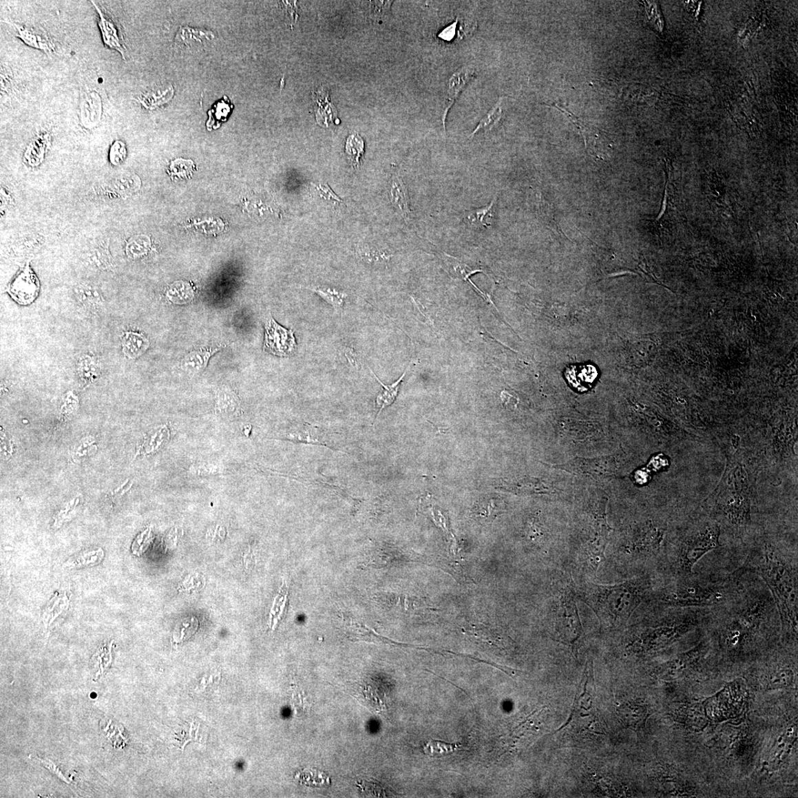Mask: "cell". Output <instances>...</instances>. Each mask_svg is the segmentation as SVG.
<instances>
[{
    "label": "cell",
    "mask_w": 798,
    "mask_h": 798,
    "mask_svg": "<svg viewBox=\"0 0 798 798\" xmlns=\"http://www.w3.org/2000/svg\"><path fill=\"white\" fill-rule=\"evenodd\" d=\"M39 760L41 761L42 764L43 765H45L49 770L52 771L54 773H55V775H56L59 777L60 779H62L63 781H64L66 783H69V781L66 779H65V777L63 776V775L62 773H61L60 771L58 770L56 766L52 762L45 761L43 759H39Z\"/></svg>",
    "instance_id": "obj_39"
},
{
    "label": "cell",
    "mask_w": 798,
    "mask_h": 798,
    "mask_svg": "<svg viewBox=\"0 0 798 798\" xmlns=\"http://www.w3.org/2000/svg\"><path fill=\"white\" fill-rule=\"evenodd\" d=\"M127 156V150L125 145L121 141L117 140L111 147L109 159L111 164L117 166L123 163Z\"/></svg>",
    "instance_id": "obj_36"
},
{
    "label": "cell",
    "mask_w": 798,
    "mask_h": 798,
    "mask_svg": "<svg viewBox=\"0 0 798 798\" xmlns=\"http://www.w3.org/2000/svg\"><path fill=\"white\" fill-rule=\"evenodd\" d=\"M17 30L18 37L28 46L43 50L48 55L55 52V46L45 32H39L33 28H28L17 23L12 24Z\"/></svg>",
    "instance_id": "obj_13"
},
{
    "label": "cell",
    "mask_w": 798,
    "mask_h": 798,
    "mask_svg": "<svg viewBox=\"0 0 798 798\" xmlns=\"http://www.w3.org/2000/svg\"><path fill=\"white\" fill-rule=\"evenodd\" d=\"M768 603L764 599H757L746 602L731 622L727 624L725 631V642L731 647L736 648L742 643L749 634L757 629L768 617Z\"/></svg>",
    "instance_id": "obj_4"
},
{
    "label": "cell",
    "mask_w": 798,
    "mask_h": 798,
    "mask_svg": "<svg viewBox=\"0 0 798 798\" xmlns=\"http://www.w3.org/2000/svg\"><path fill=\"white\" fill-rule=\"evenodd\" d=\"M720 527L716 524L706 525L690 535L682 544L678 567L682 573L689 574L695 564L706 553L720 547Z\"/></svg>",
    "instance_id": "obj_5"
},
{
    "label": "cell",
    "mask_w": 798,
    "mask_h": 798,
    "mask_svg": "<svg viewBox=\"0 0 798 798\" xmlns=\"http://www.w3.org/2000/svg\"><path fill=\"white\" fill-rule=\"evenodd\" d=\"M166 298L174 304L184 305L190 302L194 298V293L187 284H176L170 286L166 291Z\"/></svg>",
    "instance_id": "obj_27"
},
{
    "label": "cell",
    "mask_w": 798,
    "mask_h": 798,
    "mask_svg": "<svg viewBox=\"0 0 798 798\" xmlns=\"http://www.w3.org/2000/svg\"><path fill=\"white\" fill-rule=\"evenodd\" d=\"M724 595L718 589L700 584H682L664 593L662 600L680 607H702L720 602Z\"/></svg>",
    "instance_id": "obj_6"
},
{
    "label": "cell",
    "mask_w": 798,
    "mask_h": 798,
    "mask_svg": "<svg viewBox=\"0 0 798 798\" xmlns=\"http://www.w3.org/2000/svg\"><path fill=\"white\" fill-rule=\"evenodd\" d=\"M221 349L222 346H216L191 351L181 360L180 368L189 375H197L206 369L211 357Z\"/></svg>",
    "instance_id": "obj_12"
},
{
    "label": "cell",
    "mask_w": 798,
    "mask_h": 798,
    "mask_svg": "<svg viewBox=\"0 0 798 798\" xmlns=\"http://www.w3.org/2000/svg\"><path fill=\"white\" fill-rule=\"evenodd\" d=\"M286 439L294 441H300L310 443H318L326 445V442L322 441L320 434H317V431L313 430L305 429L297 431H288L286 433Z\"/></svg>",
    "instance_id": "obj_34"
},
{
    "label": "cell",
    "mask_w": 798,
    "mask_h": 798,
    "mask_svg": "<svg viewBox=\"0 0 798 798\" xmlns=\"http://www.w3.org/2000/svg\"><path fill=\"white\" fill-rule=\"evenodd\" d=\"M496 200V198H494L488 206L467 212L465 217L469 223L479 229L491 227L493 224V208Z\"/></svg>",
    "instance_id": "obj_26"
},
{
    "label": "cell",
    "mask_w": 798,
    "mask_h": 798,
    "mask_svg": "<svg viewBox=\"0 0 798 798\" xmlns=\"http://www.w3.org/2000/svg\"><path fill=\"white\" fill-rule=\"evenodd\" d=\"M174 95V90L170 87L162 95H160L158 98L156 94H147L143 100H140V103L148 109H154L160 105L167 103Z\"/></svg>",
    "instance_id": "obj_35"
},
{
    "label": "cell",
    "mask_w": 798,
    "mask_h": 798,
    "mask_svg": "<svg viewBox=\"0 0 798 798\" xmlns=\"http://www.w3.org/2000/svg\"><path fill=\"white\" fill-rule=\"evenodd\" d=\"M757 571L770 589L784 627L797 636V574L779 551L766 547Z\"/></svg>",
    "instance_id": "obj_2"
},
{
    "label": "cell",
    "mask_w": 798,
    "mask_h": 798,
    "mask_svg": "<svg viewBox=\"0 0 798 798\" xmlns=\"http://www.w3.org/2000/svg\"><path fill=\"white\" fill-rule=\"evenodd\" d=\"M702 654L701 649H695L679 655L669 662L664 664L660 669V674L663 678H672L698 661Z\"/></svg>",
    "instance_id": "obj_17"
},
{
    "label": "cell",
    "mask_w": 798,
    "mask_h": 798,
    "mask_svg": "<svg viewBox=\"0 0 798 798\" xmlns=\"http://www.w3.org/2000/svg\"><path fill=\"white\" fill-rule=\"evenodd\" d=\"M195 168L193 160L178 158L171 163L169 173L171 177L189 178L193 176Z\"/></svg>",
    "instance_id": "obj_32"
},
{
    "label": "cell",
    "mask_w": 798,
    "mask_h": 798,
    "mask_svg": "<svg viewBox=\"0 0 798 798\" xmlns=\"http://www.w3.org/2000/svg\"><path fill=\"white\" fill-rule=\"evenodd\" d=\"M87 259L89 264L98 270L107 271L115 266L112 255L105 242H101L91 248L87 255Z\"/></svg>",
    "instance_id": "obj_24"
},
{
    "label": "cell",
    "mask_w": 798,
    "mask_h": 798,
    "mask_svg": "<svg viewBox=\"0 0 798 798\" xmlns=\"http://www.w3.org/2000/svg\"><path fill=\"white\" fill-rule=\"evenodd\" d=\"M311 290L317 293L328 304L337 310L342 309L345 305L347 295L337 289L328 287H315L312 288Z\"/></svg>",
    "instance_id": "obj_28"
},
{
    "label": "cell",
    "mask_w": 798,
    "mask_h": 798,
    "mask_svg": "<svg viewBox=\"0 0 798 798\" xmlns=\"http://www.w3.org/2000/svg\"><path fill=\"white\" fill-rule=\"evenodd\" d=\"M370 370L371 372L372 373V375H375L376 379L380 383V385L382 387V389L379 392L377 397V399H376L377 408L379 410V411L377 412V416L376 418V421H377L378 419V417H379L381 412H382V410H384L386 408H387L388 407L392 406V403L394 402H395L396 399L398 396V393L399 391V388L401 386V384L403 378H405L406 373H407V370H408V368L405 372H403V375L401 376V377L397 381L392 383V385H389V386H386V385H385V384L382 383L379 380V379L375 375V373L373 372L371 369H370Z\"/></svg>",
    "instance_id": "obj_22"
},
{
    "label": "cell",
    "mask_w": 798,
    "mask_h": 798,
    "mask_svg": "<svg viewBox=\"0 0 798 798\" xmlns=\"http://www.w3.org/2000/svg\"><path fill=\"white\" fill-rule=\"evenodd\" d=\"M191 474L194 476H207V474L218 472V469L215 468H210L207 466L194 467L190 469Z\"/></svg>",
    "instance_id": "obj_38"
},
{
    "label": "cell",
    "mask_w": 798,
    "mask_h": 798,
    "mask_svg": "<svg viewBox=\"0 0 798 798\" xmlns=\"http://www.w3.org/2000/svg\"><path fill=\"white\" fill-rule=\"evenodd\" d=\"M365 144L358 134H353L348 137L346 143V154L350 157L355 167L359 166L361 158L364 154Z\"/></svg>",
    "instance_id": "obj_31"
},
{
    "label": "cell",
    "mask_w": 798,
    "mask_h": 798,
    "mask_svg": "<svg viewBox=\"0 0 798 798\" xmlns=\"http://www.w3.org/2000/svg\"><path fill=\"white\" fill-rule=\"evenodd\" d=\"M346 357L349 360L350 363L351 364V365L353 367L358 366H357V355H356V353L355 352H353V350H351L350 349H348V350L346 352Z\"/></svg>",
    "instance_id": "obj_40"
},
{
    "label": "cell",
    "mask_w": 798,
    "mask_h": 798,
    "mask_svg": "<svg viewBox=\"0 0 798 798\" xmlns=\"http://www.w3.org/2000/svg\"><path fill=\"white\" fill-rule=\"evenodd\" d=\"M576 593L570 589L562 591L554 613V627L557 640L567 645L574 654L578 653L583 629L576 603Z\"/></svg>",
    "instance_id": "obj_3"
},
{
    "label": "cell",
    "mask_w": 798,
    "mask_h": 798,
    "mask_svg": "<svg viewBox=\"0 0 798 798\" xmlns=\"http://www.w3.org/2000/svg\"><path fill=\"white\" fill-rule=\"evenodd\" d=\"M565 375L574 389L584 391L592 386L598 373L592 366H579L569 368Z\"/></svg>",
    "instance_id": "obj_18"
},
{
    "label": "cell",
    "mask_w": 798,
    "mask_h": 798,
    "mask_svg": "<svg viewBox=\"0 0 798 798\" xmlns=\"http://www.w3.org/2000/svg\"><path fill=\"white\" fill-rule=\"evenodd\" d=\"M297 350L294 331L282 327L272 317L265 324L264 350L271 355L287 357Z\"/></svg>",
    "instance_id": "obj_8"
},
{
    "label": "cell",
    "mask_w": 798,
    "mask_h": 798,
    "mask_svg": "<svg viewBox=\"0 0 798 798\" xmlns=\"http://www.w3.org/2000/svg\"><path fill=\"white\" fill-rule=\"evenodd\" d=\"M443 260L448 266L451 275L464 281L468 280L470 284L474 287V289H476L479 293L480 292L482 297L486 298V295H485L476 285H474L473 282L470 279V277L474 274H476V273H485L483 269H481L480 267H472L465 264V262H463L461 260L448 255L445 253L443 254Z\"/></svg>",
    "instance_id": "obj_20"
},
{
    "label": "cell",
    "mask_w": 798,
    "mask_h": 798,
    "mask_svg": "<svg viewBox=\"0 0 798 798\" xmlns=\"http://www.w3.org/2000/svg\"><path fill=\"white\" fill-rule=\"evenodd\" d=\"M92 3L99 14L100 21L98 25L101 30H102L105 44L109 48L118 50L123 55V59H125V50L120 43L116 25L112 20L106 17L105 14L102 12V10L100 9L95 2L92 1Z\"/></svg>",
    "instance_id": "obj_19"
},
{
    "label": "cell",
    "mask_w": 798,
    "mask_h": 798,
    "mask_svg": "<svg viewBox=\"0 0 798 798\" xmlns=\"http://www.w3.org/2000/svg\"><path fill=\"white\" fill-rule=\"evenodd\" d=\"M501 102L502 98H501L496 106L490 109L487 116H484V118L480 121V123L476 127V129L473 131L470 137L474 136V135H476L479 130H492L494 127L497 126V125L500 123L502 117Z\"/></svg>",
    "instance_id": "obj_30"
},
{
    "label": "cell",
    "mask_w": 798,
    "mask_h": 798,
    "mask_svg": "<svg viewBox=\"0 0 798 798\" xmlns=\"http://www.w3.org/2000/svg\"><path fill=\"white\" fill-rule=\"evenodd\" d=\"M695 624V620L689 616L658 627L651 628L642 634L639 640L640 647L646 651L664 648L690 631Z\"/></svg>",
    "instance_id": "obj_7"
},
{
    "label": "cell",
    "mask_w": 798,
    "mask_h": 798,
    "mask_svg": "<svg viewBox=\"0 0 798 798\" xmlns=\"http://www.w3.org/2000/svg\"><path fill=\"white\" fill-rule=\"evenodd\" d=\"M644 594V585L633 580L612 585L585 583L576 596L593 610L601 629L614 630L629 621Z\"/></svg>",
    "instance_id": "obj_1"
},
{
    "label": "cell",
    "mask_w": 798,
    "mask_h": 798,
    "mask_svg": "<svg viewBox=\"0 0 798 798\" xmlns=\"http://www.w3.org/2000/svg\"><path fill=\"white\" fill-rule=\"evenodd\" d=\"M120 340L124 355L129 359H136L149 347V339L143 333L136 331L125 332Z\"/></svg>",
    "instance_id": "obj_14"
},
{
    "label": "cell",
    "mask_w": 798,
    "mask_h": 798,
    "mask_svg": "<svg viewBox=\"0 0 798 798\" xmlns=\"http://www.w3.org/2000/svg\"><path fill=\"white\" fill-rule=\"evenodd\" d=\"M39 281L29 262L20 270L7 288L8 295L19 305L28 306L38 297Z\"/></svg>",
    "instance_id": "obj_9"
},
{
    "label": "cell",
    "mask_w": 798,
    "mask_h": 798,
    "mask_svg": "<svg viewBox=\"0 0 798 798\" xmlns=\"http://www.w3.org/2000/svg\"><path fill=\"white\" fill-rule=\"evenodd\" d=\"M74 293L80 306L90 315H97L104 311L105 300L96 286L88 282H81L76 286Z\"/></svg>",
    "instance_id": "obj_10"
},
{
    "label": "cell",
    "mask_w": 798,
    "mask_h": 798,
    "mask_svg": "<svg viewBox=\"0 0 798 798\" xmlns=\"http://www.w3.org/2000/svg\"><path fill=\"white\" fill-rule=\"evenodd\" d=\"M102 363L99 359L90 353H85L77 362V372L85 386L92 384L101 375Z\"/></svg>",
    "instance_id": "obj_21"
},
{
    "label": "cell",
    "mask_w": 798,
    "mask_h": 798,
    "mask_svg": "<svg viewBox=\"0 0 798 798\" xmlns=\"http://www.w3.org/2000/svg\"><path fill=\"white\" fill-rule=\"evenodd\" d=\"M234 105L230 102L227 96L218 101V103L208 112L209 120L207 127L209 130L218 128L222 123H225L231 113Z\"/></svg>",
    "instance_id": "obj_25"
},
{
    "label": "cell",
    "mask_w": 798,
    "mask_h": 798,
    "mask_svg": "<svg viewBox=\"0 0 798 798\" xmlns=\"http://www.w3.org/2000/svg\"><path fill=\"white\" fill-rule=\"evenodd\" d=\"M98 554L99 552H97L85 553L79 555V556L76 557L75 560L74 559V561L70 564L72 565L73 567H83V565L91 564V563H98L103 557V555L98 556Z\"/></svg>",
    "instance_id": "obj_37"
},
{
    "label": "cell",
    "mask_w": 798,
    "mask_h": 798,
    "mask_svg": "<svg viewBox=\"0 0 798 798\" xmlns=\"http://www.w3.org/2000/svg\"><path fill=\"white\" fill-rule=\"evenodd\" d=\"M216 410L223 417L235 418L240 415V401L236 392L227 387H222L218 392Z\"/></svg>",
    "instance_id": "obj_16"
},
{
    "label": "cell",
    "mask_w": 798,
    "mask_h": 798,
    "mask_svg": "<svg viewBox=\"0 0 798 798\" xmlns=\"http://www.w3.org/2000/svg\"><path fill=\"white\" fill-rule=\"evenodd\" d=\"M456 744L431 740L423 746V751L431 757H442L456 751Z\"/></svg>",
    "instance_id": "obj_29"
},
{
    "label": "cell",
    "mask_w": 798,
    "mask_h": 798,
    "mask_svg": "<svg viewBox=\"0 0 798 798\" xmlns=\"http://www.w3.org/2000/svg\"><path fill=\"white\" fill-rule=\"evenodd\" d=\"M617 712L624 725L635 727L641 724L645 720L647 708L641 704L629 702L620 706Z\"/></svg>",
    "instance_id": "obj_23"
},
{
    "label": "cell",
    "mask_w": 798,
    "mask_h": 798,
    "mask_svg": "<svg viewBox=\"0 0 798 798\" xmlns=\"http://www.w3.org/2000/svg\"><path fill=\"white\" fill-rule=\"evenodd\" d=\"M474 76H476V70H474L473 67H464L459 70L458 72L454 73L450 78L447 91L448 105L442 116L443 129L445 132L446 118L449 110L451 109L454 103H456V99L459 98L462 91L466 88L470 81L474 78Z\"/></svg>",
    "instance_id": "obj_11"
},
{
    "label": "cell",
    "mask_w": 798,
    "mask_h": 798,
    "mask_svg": "<svg viewBox=\"0 0 798 798\" xmlns=\"http://www.w3.org/2000/svg\"><path fill=\"white\" fill-rule=\"evenodd\" d=\"M390 196L393 207L406 222L410 221L412 212L410 209L408 189L403 180L397 176H394L391 181Z\"/></svg>",
    "instance_id": "obj_15"
},
{
    "label": "cell",
    "mask_w": 798,
    "mask_h": 798,
    "mask_svg": "<svg viewBox=\"0 0 798 798\" xmlns=\"http://www.w3.org/2000/svg\"><path fill=\"white\" fill-rule=\"evenodd\" d=\"M149 244L145 237H137L131 240L127 245V255L131 259H138L145 256L149 251Z\"/></svg>",
    "instance_id": "obj_33"
}]
</instances>
